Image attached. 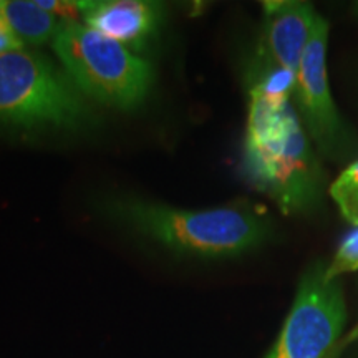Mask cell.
<instances>
[{"mask_svg": "<svg viewBox=\"0 0 358 358\" xmlns=\"http://www.w3.org/2000/svg\"><path fill=\"white\" fill-rule=\"evenodd\" d=\"M358 271V227L342 241L334 261L325 267V279L335 280L338 275Z\"/></svg>", "mask_w": 358, "mask_h": 358, "instance_id": "cell-12", "label": "cell"}, {"mask_svg": "<svg viewBox=\"0 0 358 358\" xmlns=\"http://www.w3.org/2000/svg\"><path fill=\"white\" fill-rule=\"evenodd\" d=\"M0 19L6 22L13 35L24 45L52 42L66 24L43 10L37 0H7L3 2Z\"/></svg>", "mask_w": 358, "mask_h": 358, "instance_id": "cell-9", "label": "cell"}, {"mask_svg": "<svg viewBox=\"0 0 358 358\" xmlns=\"http://www.w3.org/2000/svg\"><path fill=\"white\" fill-rule=\"evenodd\" d=\"M355 342H358V325L353 327L350 332L345 335V338H343V347L350 345V343H355Z\"/></svg>", "mask_w": 358, "mask_h": 358, "instance_id": "cell-15", "label": "cell"}, {"mask_svg": "<svg viewBox=\"0 0 358 358\" xmlns=\"http://www.w3.org/2000/svg\"><path fill=\"white\" fill-rule=\"evenodd\" d=\"M264 32L259 52L297 75L317 12L307 2H264Z\"/></svg>", "mask_w": 358, "mask_h": 358, "instance_id": "cell-7", "label": "cell"}, {"mask_svg": "<svg viewBox=\"0 0 358 358\" xmlns=\"http://www.w3.org/2000/svg\"><path fill=\"white\" fill-rule=\"evenodd\" d=\"M347 322L345 301L337 280L325 279L317 264L299 284L292 308L266 358H338Z\"/></svg>", "mask_w": 358, "mask_h": 358, "instance_id": "cell-5", "label": "cell"}, {"mask_svg": "<svg viewBox=\"0 0 358 358\" xmlns=\"http://www.w3.org/2000/svg\"><path fill=\"white\" fill-rule=\"evenodd\" d=\"M2 7H3V2H2V0H0V13H2Z\"/></svg>", "mask_w": 358, "mask_h": 358, "instance_id": "cell-16", "label": "cell"}, {"mask_svg": "<svg viewBox=\"0 0 358 358\" xmlns=\"http://www.w3.org/2000/svg\"><path fill=\"white\" fill-rule=\"evenodd\" d=\"M244 166L249 181L282 213L303 211L320 196L322 173L292 105L249 96Z\"/></svg>", "mask_w": 358, "mask_h": 358, "instance_id": "cell-2", "label": "cell"}, {"mask_svg": "<svg viewBox=\"0 0 358 358\" xmlns=\"http://www.w3.org/2000/svg\"><path fill=\"white\" fill-rule=\"evenodd\" d=\"M330 196L343 219L358 227V159L338 174L330 186Z\"/></svg>", "mask_w": 358, "mask_h": 358, "instance_id": "cell-11", "label": "cell"}, {"mask_svg": "<svg viewBox=\"0 0 358 358\" xmlns=\"http://www.w3.org/2000/svg\"><path fill=\"white\" fill-rule=\"evenodd\" d=\"M19 48H25L24 43L13 35V32L8 29L6 22L0 19V53L19 50Z\"/></svg>", "mask_w": 358, "mask_h": 358, "instance_id": "cell-14", "label": "cell"}, {"mask_svg": "<svg viewBox=\"0 0 358 358\" xmlns=\"http://www.w3.org/2000/svg\"><path fill=\"white\" fill-rule=\"evenodd\" d=\"M327 40L329 22L317 13L295 77V96L308 133L322 151L335 155L345 148L347 133L327 78Z\"/></svg>", "mask_w": 358, "mask_h": 358, "instance_id": "cell-6", "label": "cell"}, {"mask_svg": "<svg viewBox=\"0 0 358 358\" xmlns=\"http://www.w3.org/2000/svg\"><path fill=\"white\" fill-rule=\"evenodd\" d=\"M88 120L82 92L50 60L27 48L0 53V122L77 129Z\"/></svg>", "mask_w": 358, "mask_h": 358, "instance_id": "cell-4", "label": "cell"}, {"mask_svg": "<svg viewBox=\"0 0 358 358\" xmlns=\"http://www.w3.org/2000/svg\"><path fill=\"white\" fill-rule=\"evenodd\" d=\"M113 221L155 241L178 256L232 257L261 245L268 236L266 219L245 208L191 211L136 198L105 204Z\"/></svg>", "mask_w": 358, "mask_h": 358, "instance_id": "cell-1", "label": "cell"}, {"mask_svg": "<svg viewBox=\"0 0 358 358\" xmlns=\"http://www.w3.org/2000/svg\"><path fill=\"white\" fill-rule=\"evenodd\" d=\"M37 3L43 10L52 13L64 24H78L82 19L80 2H66V0H37Z\"/></svg>", "mask_w": 358, "mask_h": 358, "instance_id": "cell-13", "label": "cell"}, {"mask_svg": "<svg viewBox=\"0 0 358 358\" xmlns=\"http://www.w3.org/2000/svg\"><path fill=\"white\" fill-rule=\"evenodd\" d=\"M52 45L75 87L103 105L131 110L150 93L151 65L85 24H66Z\"/></svg>", "mask_w": 358, "mask_h": 358, "instance_id": "cell-3", "label": "cell"}, {"mask_svg": "<svg viewBox=\"0 0 358 358\" xmlns=\"http://www.w3.org/2000/svg\"><path fill=\"white\" fill-rule=\"evenodd\" d=\"M80 12L90 29L134 50H141L161 24L159 3L145 0H90L80 2Z\"/></svg>", "mask_w": 358, "mask_h": 358, "instance_id": "cell-8", "label": "cell"}, {"mask_svg": "<svg viewBox=\"0 0 358 358\" xmlns=\"http://www.w3.org/2000/svg\"><path fill=\"white\" fill-rule=\"evenodd\" d=\"M295 77L297 75L292 71L275 65L271 58L257 52L249 69V96L261 98L274 106L287 105L295 92Z\"/></svg>", "mask_w": 358, "mask_h": 358, "instance_id": "cell-10", "label": "cell"}]
</instances>
